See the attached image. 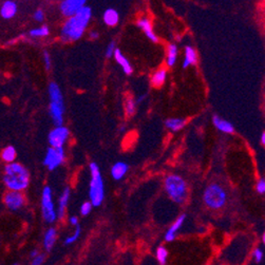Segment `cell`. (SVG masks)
<instances>
[{"instance_id":"52a82bcc","label":"cell","mask_w":265,"mask_h":265,"mask_svg":"<svg viewBox=\"0 0 265 265\" xmlns=\"http://www.w3.org/2000/svg\"><path fill=\"white\" fill-rule=\"evenodd\" d=\"M41 213L42 218L47 223L52 224L57 219V213L55 211V206L53 202L52 189L50 186L43 188L41 193Z\"/></svg>"},{"instance_id":"5bb4252c","label":"cell","mask_w":265,"mask_h":265,"mask_svg":"<svg viewBox=\"0 0 265 265\" xmlns=\"http://www.w3.org/2000/svg\"><path fill=\"white\" fill-rule=\"evenodd\" d=\"M113 57L115 58L117 64L122 67L125 74L130 75L132 72H133V69H132V66L130 65L129 60L125 57V55L122 53L121 50L116 48L114 50V53H113Z\"/></svg>"},{"instance_id":"8d00e7d4","label":"cell","mask_w":265,"mask_h":265,"mask_svg":"<svg viewBox=\"0 0 265 265\" xmlns=\"http://www.w3.org/2000/svg\"><path fill=\"white\" fill-rule=\"evenodd\" d=\"M89 37H90L91 39L95 40V39H97L98 37H99V34H98L97 31H91V32L89 33Z\"/></svg>"},{"instance_id":"1f68e13d","label":"cell","mask_w":265,"mask_h":265,"mask_svg":"<svg viewBox=\"0 0 265 265\" xmlns=\"http://www.w3.org/2000/svg\"><path fill=\"white\" fill-rule=\"evenodd\" d=\"M45 259H46L45 255L38 252V254H37L35 257L32 258V261H31V263H32L33 265H40L45 262Z\"/></svg>"},{"instance_id":"ac0fdd59","label":"cell","mask_w":265,"mask_h":265,"mask_svg":"<svg viewBox=\"0 0 265 265\" xmlns=\"http://www.w3.org/2000/svg\"><path fill=\"white\" fill-rule=\"evenodd\" d=\"M128 169H129V166L126 163H123V162L115 163L111 169V174L113 176V179L116 181L122 180L125 176V174L127 173Z\"/></svg>"},{"instance_id":"e0dca14e","label":"cell","mask_w":265,"mask_h":265,"mask_svg":"<svg viewBox=\"0 0 265 265\" xmlns=\"http://www.w3.org/2000/svg\"><path fill=\"white\" fill-rule=\"evenodd\" d=\"M69 200H70V189L66 188L64 192L61 193L60 198H59V202H58V210H57V217L59 219H62L65 217L66 213V208L68 206Z\"/></svg>"},{"instance_id":"74e56055","label":"cell","mask_w":265,"mask_h":265,"mask_svg":"<svg viewBox=\"0 0 265 265\" xmlns=\"http://www.w3.org/2000/svg\"><path fill=\"white\" fill-rule=\"evenodd\" d=\"M70 223L72 226H76L78 224V220L76 217H71L70 218Z\"/></svg>"},{"instance_id":"ffe728a7","label":"cell","mask_w":265,"mask_h":265,"mask_svg":"<svg viewBox=\"0 0 265 265\" xmlns=\"http://www.w3.org/2000/svg\"><path fill=\"white\" fill-rule=\"evenodd\" d=\"M212 122H213V125L216 126V128L219 129L220 131L224 132V133L230 134V133H233V131H235V128H233V126L229 122L225 121V119L220 118L217 115L213 116Z\"/></svg>"},{"instance_id":"9c48e42d","label":"cell","mask_w":265,"mask_h":265,"mask_svg":"<svg viewBox=\"0 0 265 265\" xmlns=\"http://www.w3.org/2000/svg\"><path fill=\"white\" fill-rule=\"evenodd\" d=\"M3 204L11 211H18L26 204V197L22 191L8 190L3 195Z\"/></svg>"},{"instance_id":"cb8c5ba5","label":"cell","mask_w":265,"mask_h":265,"mask_svg":"<svg viewBox=\"0 0 265 265\" xmlns=\"http://www.w3.org/2000/svg\"><path fill=\"white\" fill-rule=\"evenodd\" d=\"M165 125L168 129L175 132V131L181 130L183 127H184V126L186 125V121L185 119H182V118H169L166 121Z\"/></svg>"},{"instance_id":"8992f818","label":"cell","mask_w":265,"mask_h":265,"mask_svg":"<svg viewBox=\"0 0 265 265\" xmlns=\"http://www.w3.org/2000/svg\"><path fill=\"white\" fill-rule=\"evenodd\" d=\"M227 194L224 189L218 184L209 185L204 191L205 204L211 209H220L226 203Z\"/></svg>"},{"instance_id":"ba28073f","label":"cell","mask_w":265,"mask_h":265,"mask_svg":"<svg viewBox=\"0 0 265 265\" xmlns=\"http://www.w3.org/2000/svg\"><path fill=\"white\" fill-rule=\"evenodd\" d=\"M65 161V150L64 147H51L48 148L45 159H43V165L49 170H54L59 167Z\"/></svg>"},{"instance_id":"e575fe53","label":"cell","mask_w":265,"mask_h":265,"mask_svg":"<svg viewBox=\"0 0 265 265\" xmlns=\"http://www.w3.org/2000/svg\"><path fill=\"white\" fill-rule=\"evenodd\" d=\"M254 259L257 263H260L263 260V251L260 248H257L254 251Z\"/></svg>"},{"instance_id":"484cf974","label":"cell","mask_w":265,"mask_h":265,"mask_svg":"<svg viewBox=\"0 0 265 265\" xmlns=\"http://www.w3.org/2000/svg\"><path fill=\"white\" fill-rule=\"evenodd\" d=\"M166 74L167 73H166L165 69H161V70L156 71L153 74L152 79H151V81H152V85L154 87H161L164 84V81H165V79H166Z\"/></svg>"},{"instance_id":"4fadbf2b","label":"cell","mask_w":265,"mask_h":265,"mask_svg":"<svg viewBox=\"0 0 265 265\" xmlns=\"http://www.w3.org/2000/svg\"><path fill=\"white\" fill-rule=\"evenodd\" d=\"M18 5L13 0H5L0 7V16L3 19H12L17 15Z\"/></svg>"},{"instance_id":"30bf717a","label":"cell","mask_w":265,"mask_h":265,"mask_svg":"<svg viewBox=\"0 0 265 265\" xmlns=\"http://www.w3.org/2000/svg\"><path fill=\"white\" fill-rule=\"evenodd\" d=\"M69 133H70V132H69V129L65 127V126L62 125L56 126L53 130H51V132H50L48 136L50 146L64 147V145L69 137Z\"/></svg>"},{"instance_id":"7c38bea8","label":"cell","mask_w":265,"mask_h":265,"mask_svg":"<svg viewBox=\"0 0 265 265\" xmlns=\"http://www.w3.org/2000/svg\"><path fill=\"white\" fill-rule=\"evenodd\" d=\"M137 27L140 28L144 34L147 36V38L151 40L152 42H157L159 41V38H157L156 34L154 33V30L152 27V23H151V20L146 16H142L137 19Z\"/></svg>"},{"instance_id":"9a60e30c","label":"cell","mask_w":265,"mask_h":265,"mask_svg":"<svg viewBox=\"0 0 265 265\" xmlns=\"http://www.w3.org/2000/svg\"><path fill=\"white\" fill-rule=\"evenodd\" d=\"M103 20L106 26L115 27L119 22V13L115 9H107L103 14Z\"/></svg>"},{"instance_id":"60d3db41","label":"cell","mask_w":265,"mask_h":265,"mask_svg":"<svg viewBox=\"0 0 265 265\" xmlns=\"http://www.w3.org/2000/svg\"><path fill=\"white\" fill-rule=\"evenodd\" d=\"M262 242H263V243L265 242V236H264V235L262 236Z\"/></svg>"},{"instance_id":"f546056e","label":"cell","mask_w":265,"mask_h":265,"mask_svg":"<svg viewBox=\"0 0 265 265\" xmlns=\"http://www.w3.org/2000/svg\"><path fill=\"white\" fill-rule=\"evenodd\" d=\"M92 203L91 202H85L83 203V205L80 206V213L83 214V216H88L92 210Z\"/></svg>"},{"instance_id":"f1b7e54d","label":"cell","mask_w":265,"mask_h":265,"mask_svg":"<svg viewBox=\"0 0 265 265\" xmlns=\"http://www.w3.org/2000/svg\"><path fill=\"white\" fill-rule=\"evenodd\" d=\"M80 233H81V228H80V226H78V224H77V225H76V229H75V231H74L73 235L70 236V237L66 238V240H65V244H66V245H70V244H72V243H74V242H76V241H77V239H78L79 236H80Z\"/></svg>"},{"instance_id":"d6a6232c","label":"cell","mask_w":265,"mask_h":265,"mask_svg":"<svg viewBox=\"0 0 265 265\" xmlns=\"http://www.w3.org/2000/svg\"><path fill=\"white\" fill-rule=\"evenodd\" d=\"M116 49V46H115V42L114 41H111L108 46H107L106 48V57H112L113 56V53H114V50Z\"/></svg>"},{"instance_id":"277c9868","label":"cell","mask_w":265,"mask_h":265,"mask_svg":"<svg viewBox=\"0 0 265 265\" xmlns=\"http://www.w3.org/2000/svg\"><path fill=\"white\" fill-rule=\"evenodd\" d=\"M90 189H89V197L93 206H99L103 203L105 198V189H104V181L100 174L99 168L97 164H90Z\"/></svg>"},{"instance_id":"d590c367","label":"cell","mask_w":265,"mask_h":265,"mask_svg":"<svg viewBox=\"0 0 265 265\" xmlns=\"http://www.w3.org/2000/svg\"><path fill=\"white\" fill-rule=\"evenodd\" d=\"M257 191L263 194L265 192V181L264 179H260L257 183Z\"/></svg>"},{"instance_id":"8fae6325","label":"cell","mask_w":265,"mask_h":265,"mask_svg":"<svg viewBox=\"0 0 265 265\" xmlns=\"http://www.w3.org/2000/svg\"><path fill=\"white\" fill-rule=\"evenodd\" d=\"M88 0H61L59 11L64 17H70L87 5Z\"/></svg>"},{"instance_id":"d6986e66","label":"cell","mask_w":265,"mask_h":265,"mask_svg":"<svg viewBox=\"0 0 265 265\" xmlns=\"http://www.w3.org/2000/svg\"><path fill=\"white\" fill-rule=\"evenodd\" d=\"M185 218H186L185 214H182V216H180L178 218V220H176L175 222L172 224V226L168 229V231L166 232V235H165V240L167 242L173 241L174 238H175V233H176V231H178L181 228V226L183 225V223H184Z\"/></svg>"},{"instance_id":"2e32d148","label":"cell","mask_w":265,"mask_h":265,"mask_svg":"<svg viewBox=\"0 0 265 265\" xmlns=\"http://www.w3.org/2000/svg\"><path fill=\"white\" fill-rule=\"evenodd\" d=\"M56 238H57V231L53 227H50L43 237V247L47 251H51L56 242Z\"/></svg>"},{"instance_id":"6da1fadb","label":"cell","mask_w":265,"mask_h":265,"mask_svg":"<svg viewBox=\"0 0 265 265\" xmlns=\"http://www.w3.org/2000/svg\"><path fill=\"white\" fill-rule=\"evenodd\" d=\"M92 14V9L86 5L77 13L67 17L60 29V39L65 42H74L80 39L89 27Z\"/></svg>"},{"instance_id":"83f0119b","label":"cell","mask_w":265,"mask_h":265,"mask_svg":"<svg viewBox=\"0 0 265 265\" xmlns=\"http://www.w3.org/2000/svg\"><path fill=\"white\" fill-rule=\"evenodd\" d=\"M167 257H168V250L164 247V246H160L159 248L156 249V258L157 261L160 264L164 265L167 263Z\"/></svg>"},{"instance_id":"4dcf8cb0","label":"cell","mask_w":265,"mask_h":265,"mask_svg":"<svg viewBox=\"0 0 265 265\" xmlns=\"http://www.w3.org/2000/svg\"><path fill=\"white\" fill-rule=\"evenodd\" d=\"M33 19L36 21V22H43V20H45V12H43L41 9H37L34 14H33Z\"/></svg>"},{"instance_id":"603a6c76","label":"cell","mask_w":265,"mask_h":265,"mask_svg":"<svg viewBox=\"0 0 265 265\" xmlns=\"http://www.w3.org/2000/svg\"><path fill=\"white\" fill-rule=\"evenodd\" d=\"M178 54H179V49L174 45V43H171V45L168 46L167 58H166V64L168 67L174 66L176 58H178Z\"/></svg>"},{"instance_id":"7a4b0ae2","label":"cell","mask_w":265,"mask_h":265,"mask_svg":"<svg viewBox=\"0 0 265 265\" xmlns=\"http://www.w3.org/2000/svg\"><path fill=\"white\" fill-rule=\"evenodd\" d=\"M2 182L8 190L23 191L30 184V172L20 163H8L3 169Z\"/></svg>"},{"instance_id":"836d02e7","label":"cell","mask_w":265,"mask_h":265,"mask_svg":"<svg viewBox=\"0 0 265 265\" xmlns=\"http://www.w3.org/2000/svg\"><path fill=\"white\" fill-rule=\"evenodd\" d=\"M43 62H45L46 69L49 71L52 66V60H51V56H50L48 52H43Z\"/></svg>"},{"instance_id":"f35d334b","label":"cell","mask_w":265,"mask_h":265,"mask_svg":"<svg viewBox=\"0 0 265 265\" xmlns=\"http://www.w3.org/2000/svg\"><path fill=\"white\" fill-rule=\"evenodd\" d=\"M37 254H38V250H36V249L33 250L32 252H31V259H32L33 257H35Z\"/></svg>"},{"instance_id":"ab89813d","label":"cell","mask_w":265,"mask_h":265,"mask_svg":"<svg viewBox=\"0 0 265 265\" xmlns=\"http://www.w3.org/2000/svg\"><path fill=\"white\" fill-rule=\"evenodd\" d=\"M261 143H262L263 145L265 144V133H264V132L261 134Z\"/></svg>"},{"instance_id":"d4e9b609","label":"cell","mask_w":265,"mask_h":265,"mask_svg":"<svg viewBox=\"0 0 265 265\" xmlns=\"http://www.w3.org/2000/svg\"><path fill=\"white\" fill-rule=\"evenodd\" d=\"M50 34V30L47 26H40L38 28H34L29 32V35L33 38H42L47 37Z\"/></svg>"},{"instance_id":"4316f807","label":"cell","mask_w":265,"mask_h":265,"mask_svg":"<svg viewBox=\"0 0 265 265\" xmlns=\"http://www.w3.org/2000/svg\"><path fill=\"white\" fill-rule=\"evenodd\" d=\"M125 110H126V114H127L128 116H132L134 114L136 110V102L133 98H128L127 100H126Z\"/></svg>"},{"instance_id":"44dd1931","label":"cell","mask_w":265,"mask_h":265,"mask_svg":"<svg viewBox=\"0 0 265 265\" xmlns=\"http://www.w3.org/2000/svg\"><path fill=\"white\" fill-rule=\"evenodd\" d=\"M198 61V54L191 46H187L185 48V58L183 61V68H187L191 65H195Z\"/></svg>"},{"instance_id":"7402d4cb","label":"cell","mask_w":265,"mask_h":265,"mask_svg":"<svg viewBox=\"0 0 265 265\" xmlns=\"http://www.w3.org/2000/svg\"><path fill=\"white\" fill-rule=\"evenodd\" d=\"M0 156H1V160L5 163H12V162H15L16 157H17V151H16V148L14 146H7L4 147L1 151V153H0Z\"/></svg>"},{"instance_id":"5b68a950","label":"cell","mask_w":265,"mask_h":265,"mask_svg":"<svg viewBox=\"0 0 265 265\" xmlns=\"http://www.w3.org/2000/svg\"><path fill=\"white\" fill-rule=\"evenodd\" d=\"M165 189L169 198L175 203H184L187 198V185L180 175H168L165 180Z\"/></svg>"},{"instance_id":"3957f363","label":"cell","mask_w":265,"mask_h":265,"mask_svg":"<svg viewBox=\"0 0 265 265\" xmlns=\"http://www.w3.org/2000/svg\"><path fill=\"white\" fill-rule=\"evenodd\" d=\"M49 96H50V114L52 116L53 122L56 126L64 124V97L60 91L59 86L56 83H50L49 85Z\"/></svg>"}]
</instances>
